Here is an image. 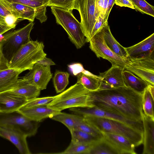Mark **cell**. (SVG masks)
I'll return each mask as SVG.
<instances>
[{"label":"cell","mask_w":154,"mask_h":154,"mask_svg":"<svg viewBox=\"0 0 154 154\" xmlns=\"http://www.w3.org/2000/svg\"><path fill=\"white\" fill-rule=\"evenodd\" d=\"M154 54L129 59L125 69L141 79L149 85L154 86Z\"/></svg>","instance_id":"30bf717a"},{"label":"cell","mask_w":154,"mask_h":154,"mask_svg":"<svg viewBox=\"0 0 154 154\" xmlns=\"http://www.w3.org/2000/svg\"><path fill=\"white\" fill-rule=\"evenodd\" d=\"M7 65V63L4 57L0 44V70L8 68Z\"/></svg>","instance_id":"60d3db41"},{"label":"cell","mask_w":154,"mask_h":154,"mask_svg":"<svg viewBox=\"0 0 154 154\" xmlns=\"http://www.w3.org/2000/svg\"><path fill=\"white\" fill-rule=\"evenodd\" d=\"M115 4L121 7H125L135 9L131 2L129 0H115Z\"/></svg>","instance_id":"74e56055"},{"label":"cell","mask_w":154,"mask_h":154,"mask_svg":"<svg viewBox=\"0 0 154 154\" xmlns=\"http://www.w3.org/2000/svg\"><path fill=\"white\" fill-rule=\"evenodd\" d=\"M149 92L152 98H154V86L152 85H148L147 87Z\"/></svg>","instance_id":"f6af8a7d"},{"label":"cell","mask_w":154,"mask_h":154,"mask_svg":"<svg viewBox=\"0 0 154 154\" xmlns=\"http://www.w3.org/2000/svg\"><path fill=\"white\" fill-rule=\"evenodd\" d=\"M56 23L67 32L68 38L77 49L82 47L86 42L80 23L75 17L71 11L59 7H50Z\"/></svg>","instance_id":"5b68a950"},{"label":"cell","mask_w":154,"mask_h":154,"mask_svg":"<svg viewBox=\"0 0 154 154\" xmlns=\"http://www.w3.org/2000/svg\"><path fill=\"white\" fill-rule=\"evenodd\" d=\"M77 75V82L81 84L88 91L93 92L100 89L102 80L99 76L94 75L91 73L87 74L82 72Z\"/></svg>","instance_id":"d4e9b609"},{"label":"cell","mask_w":154,"mask_h":154,"mask_svg":"<svg viewBox=\"0 0 154 154\" xmlns=\"http://www.w3.org/2000/svg\"><path fill=\"white\" fill-rule=\"evenodd\" d=\"M88 123L101 132L122 136L135 146L143 143V133L124 123L112 119L93 116H83Z\"/></svg>","instance_id":"3957f363"},{"label":"cell","mask_w":154,"mask_h":154,"mask_svg":"<svg viewBox=\"0 0 154 154\" xmlns=\"http://www.w3.org/2000/svg\"><path fill=\"white\" fill-rule=\"evenodd\" d=\"M123 76L125 86L137 92L143 93L148 85L141 79L127 70L123 71Z\"/></svg>","instance_id":"484cf974"},{"label":"cell","mask_w":154,"mask_h":154,"mask_svg":"<svg viewBox=\"0 0 154 154\" xmlns=\"http://www.w3.org/2000/svg\"><path fill=\"white\" fill-rule=\"evenodd\" d=\"M9 2L17 3L34 8L36 11L35 18L41 23L45 22L46 8L50 0H3Z\"/></svg>","instance_id":"7402d4cb"},{"label":"cell","mask_w":154,"mask_h":154,"mask_svg":"<svg viewBox=\"0 0 154 154\" xmlns=\"http://www.w3.org/2000/svg\"><path fill=\"white\" fill-rule=\"evenodd\" d=\"M101 31L107 45L111 51L122 58L129 60L125 47L121 45L115 39L111 32L108 24L103 26Z\"/></svg>","instance_id":"cb8c5ba5"},{"label":"cell","mask_w":154,"mask_h":154,"mask_svg":"<svg viewBox=\"0 0 154 154\" xmlns=\"http://www.w3.org/2000/svg\"><path fill=\"white\" fill-rule=\"evenodd\" d=\"M34 24L31 22L23 27L5 33L0 37L2 51L7 65L21 47L31 40L30 33Z\"/></svg>","instance_id":"8992f818"},{"label":"cell","mask_w":154,"mask_h":154,"mask_svg":"<svg viewBox=\"0 0 154 154\" xmlns=\"http://www.w3.org/2000/svg\"><path fill=\"white\" fill-rule=\"evenodd\" d=\"M101 29L89 41L90 48L97 57L107 60L112 65L125 68L129 60L122 58L111 51L105 42Z\"/></svg>","instance_id":"8fae6325"},{"label":"cell","mask_w":154,"mask_h":154,"mask_svg":"<svg viewBox=\"0 0 154 154\" xmlns=\"http://www.w3.org/2000/svg\"><path fill=\"white\" fill-rule=\"evenodd\" d=\"M22 72L9 68L0 70V92L10 90L17 83Z\"/></svg>","instance_id":"603a6c76"},{"label":"cell","mask_w":154,"mask_h":154,"mask_svg":"<svg viewBox=\"0 0 154 154\" xmlns=\"http://www.w3.org/2000/svg\"><path fill=\"white\" fill-rule=\"evenodd\" d=\"M103 2L104 0H97V5L100 14L102 11Z\"/></svg>","instance_id":"ee69618b"},{"label":"cell","mask_w":154,"mask_h":154,"mask_svg":"<svg viewBox=\"0 0 154 154\" xmlns=\"http://www.w3.org/2000/svg\"><path fill=\"white\" fill-rule=\"evenodd\" d=\"M142 121L143 126V154H154V119L146 116L143 112Z\"/></svg>","instance_id":"ac0fdd59"},{"label":"cell","mask_w":154,"mask_h":154,"mask_svg":"<svg viewBox=\"0 0 154 154\" xmlns=\"http://www.w3.org/2000/svg\"><path fill=\"white\" fill-rule=\"evenodd\" d=\"M89 154H118V153L103 137L92 144Z\"/></svg>","instance_id":"83f0119b"},{"label":"cell","mask_w":154,"mask_h":154,"mask_svg":"<svg viewBox=\"0 0 154 154\" xmlns=\"http://www.w3.org/2000/svg\"><path fill=\"white\" fill-rule=\"evenodd\" d=\"M11 29V28L0 24V35Z\"/></svg>","instance_id":"7bdbcfd3"},{"label":"cell","mask_w":154,"mask_h":154,"mask_svg":"<svg viewBox=\"0 0 154 154\" xmlns=\"http://www.w3.org/2000/svg\"><path fill=\"white\" fill-rule=\"evenodd\" d=\"M44 47L42 42L30 40L22 46L15 54L8 63V68L22 72L31 70L38 61L46 57Z\"/></svg>","instance_id":"277c9868"},{"label":"cell","mask_w":154,"mask_h":154,"mask_svg":"<svg viewBox=\"0 0 154 154\" xmlns=\"http://www.w3.org/2000/svg\"><path fill=\"white\" fill-rule=\"evenodd\" d=\"M115 3V0H109L108 6L103 16L104 23L108 21V18L111 9Z\"/></svg>","instance_id":"f35d334b"},{"label":"cell","mask_w":154,"mask_h":154,"mask_svg":"<svg viewBox=\"0 0 154 154\" xmlns=\"http://www.w3.org/2000/svg\"><path fill=\"white\" fill-rule=\"evenodd\" d=\"M135 9L143 14H146L154 17V7L145 0H130Z\"/></svg>","instance_id":"e575fe53"},{"label":"cell","mask_w":154,"mask_h":154,"mask_svg":"<svg viewBox=\"0 0 154 154\" xmlns=\"http://www.w3.org/2000/svg\"><path fill=\"white\" fill-rule=\"evenodd\" d=\"M69 74L67 72L57 70L53 78L54 86L57 93L63 92L69 83Z\"/></svg>","instance_id":"f546056e"},{"label":"cell","mask_w":154,"mask_h":154,"mask_svg":"<svg viewBox=\"0 0 154 154\" xmlns=\"http://www.w3.org/2000/svg\"><path fill=\"white\" fill-rule=\"evenodd\" d=\"M125 69V67L112 65L107 71L100 73L98 76L101 78L102 82L99 90L126 87L123 76Z\"/></svg>","instance_id":"4fadbf2b"},{"label":"cell","mask_w":154,"mask_h":154,"mask_svg":"<svg viewBox=\"0 0 154 154\" xmlns=\"http://www.w3.org/2000/svg\"><path fill=\"white\" fill-rule=\"evenodd\" d=\"M109 0H104L102 11L100 15L103 18V16L107 8Z\"/></svg>","instance_id":"b9f144b4"},{"label":"cell","mask_w":154,"mask_h":154,"mask_svg":"<svg viewBox=\"0 0 154 154\" xmlns=\"http://www.w3.org/2000/svg\"><path fill=\"white\" fill-rule=\"evenodd\" d=\"M54 96L48 97L41 98L35 97L27 100L25 104L22 106L29 108L43 105H47L55 98Z\"/></svg>","instance_id":"d590c367"},{"label":"cell","mask_w":154,"mask_h":154,"mask_svg":"<svg viewBox=\"0 0 154 154\" xmlns=\"http://www.w3.org/2000/svg\"><path fill=\"white\" fill-rule=\"evenodd\" d=\"M27 101L25 98L7 90L0 92V112H9L18 110Z\"/></svg>","instance_id":"e0dca14e"},{"label":"cell","mask_w":154,"mask_h":154,"mask_svg":"<svg viewBox=\"0 0 154 154\" xmlns=\"http://www.w3.org/2000/svg\"><path fill=\"white\" fill-rule=\"evenodd\" d=\"M72 9L79 11L82 29L86 42H89L94 27L100 15L97 0H75Z\"/></svg>","instance_id":"52a82bcc"},{"label":"cell","mask_w":154,"mask_h":154,"mask_svg":"<svg viewBox=\"0 0 154 154\" xmlns=\"http://www.w3.org/2000/svg\"><path fill=\"white\" fill-rule=\"evenodd\" d=\"M91 92L94 107L142 122L143 93L127 87Z\"/></svg>","instance_id":"6da1fadb"},{"label":"cell","mask_w":154,"mask_h":154,"mask_svg":"<svg viewBox=\"0 0 154 154\" xmlns=\"http://www.w3.org/2000/svg\"><path fill=\"white\" fill-rule=\"evenodd\" d=\"M103 138L118 154H136L134 145L126 137L118 134L101 132Z\"/></svg>","instance_id":"9a60e30c"},{"label":"cell","mask_w":154,"mask_h":154,"mask_svg":"<svg viewBox=\"0 0 154 154\" xmlns=\"http://www.w3.org/2000/svg\"></svg>","instance_id":"bcb514c9"},{"label":"cell","mask_w":154,"mask_h":154,"mask_svg":"<svg viewBox=\"0 0 154 154\" xmlns=\"http://www.w3.org/2000/svg\"><path fill=\"white\" fill-rule=\"evenodd\" d=\"M154 99L146 88L142 93V109L146 116L153 119H154Z\"/></svg>","instance_id":"1f68e13d"},{"label":"cell","mask_w":154,"mask_h":154,"mask_svg":"<svg viewBox=\"0 0 154 154\" xmlns=\"http://www.w3.org/2000/svg\"><path fill=\"white\" fill-rule=\"evenodd\" d=\"M78 115L69 114L60 112L51 119L64 124L70 131L76 129V122Z\"/></svg>","instance_id":"4dcf8cb0"},{"label":"cell","mask_w":154,"mask_h":154,"mask_svg":"<svg viewBox=\"0 0 154 154\" xmlns=\"http://www.w3.org/2000/svg\"><path fill=\"white\" fill-rule=\"evenodd\" d=\"M22 20L14 16L0 1V24L12 29Z\"/></svg>","instance_id":"4316f807"},{"label":"cell","mask_w":154,"mask_h":154,"mask_svg":"<svg viewBox=\"0 0 154 154\" xmlns=\"http://www.w3.org/2000/svg\"><path fill=\"white\" fill-rule=\"evenodd\" d=\"M75 0H50L48 6H54L72 11Z\"/></svg>","instance_id":"8d00e7d4"},{"label":"cell","mask_w":154,"mask_h":154,"mask_svg":"<svg viewBox=\"0 0 154 154\" xmlns=\"http://www.w3.org/2000/svg\"><path fill=\"white\" fill-rule=\"evenodd\" d=\"M36 63H38L44 66H48L55 65V63L50 58H47L46 57L38 61Z\"/></svg>","instance_id":"ab89813d"},{"label":"cell","mask_w":154,"mask_h":154,"mask_svg":"<svg viewBox=\"0 0 154 154\" xmlns=\"http://www.w3.org/2000/svg\"><path fill=\"white\" fill-rule=\"evenodd\" d=\"M17 18L23 20H27L33 22L35 18L36 11L30 7L15 2H9L3 0H0Z\"/></svg>","instance_id":"ffe728a7"},{"label":"cell","mask_w":154,"mask_h":154,"mask_svg":"<svg viewBox=\"0 0 154 154\" xmlns=\"http://www.w3.org/2000/svg\"><path fill=\"white\" fill-rule=\"evenodd\" d=\"M18 110L30 119L40 122L46 118H51L60 112L49 108L47 105L29 108L22 106Z\"/></svg>","instance_id":"d6986e66"},{"label":"cell","mask_w":154,"mask_h":154,"mask_svg":"<svg viewBox=\"0 0 154 154\" xmlns=\"http://www.w3.org/2000/svg\"><path fill=\"white\" fill-rule=\"evenodd\" d=\"M0 136L12 143L21 154H30L27 136L21 131L12 128L0 126Z\"/></svg>","instance_id":"5bb4252c"},{"label":"cell","mask_w":154,"mask_h":154,"mask_svg":"<svg viewBox=\"0 0 154 154\" xmlns=\"http://www.w3.org/2000/svg\"><path fill=\"white\" fill-rule=\"evenodd\" d=\"M76 124V129L100 138L103 137L101 132L87 122L82 116L78 115Z\"/></svg>","instance_id":"d6a6232c"},{"label":"cell","mask_w":154,"mask_h":154,"mask_svg":"<svg viewBox=\"0 0 154 154\" xmlns=\"http://www.w3.org/2000/svg\"><path fill=\"white\" fill-rule=\"evenodd\" d=\"M8 91L23 97L27 100L37 97L40 94L41 91L36 86L27 82L22 78L19 79L16 85Z\"/></svg>","instance_id":"44dd1931"},{"label":"cell","mask_w":154,"mask_h":154,"mask_svg":"<svg viewBox=\"0 0 154 154\" xmlns=\"http://www.w3.org/2000/svg\"><path fill=\"white\" fill-rule=\"evenodd\" d=\"M92 143L91 144L79 143H75L71 141L69 146L65 150L62 152L58 153L89 154L90 149Z\"/></svg>","instance_id":"836d02e7"},{"label":"cell","mask_w":154,"mask_h":154,"mask_svg":"<svg viewBox=\"0 0 154 154\" xmlns=\"http://www.w3.org/2000/svg\"><path fill=\"white\" fill-rule=\"evenodd\" d=\"M71 141L77 143L91 144L102 138H100L77 129L70 131Z\"/></svg>","instance_id":"f1b7e54d"},{"label":"cell","mask_w":154,"mask_h":154,"mask_svg":"<svg viewBox=\"0 0 154 154\" xmlns=\"http://www.w3.org/2000/svg\"><path fill=\"white\" fill-rule=\"evenodd\" d=\"M47 106L60 112L74 107H94L91 91L77 82L56 96L54 99Z\"/></svg>","instance_id":"7a4b0ae2"},{"label":"cell","mask_w":154,"mask_h":154,"mask_svg":"<svg viewBox=\"0 0 154 154\" xmlns=\"http://www.w3.org/2000/svg\"><path fill=\"white\" fill-rule=\"evenodd\" d=\"M52 77L50 66H44L36 63L22 79L41 91L46 88Z\"/></svg>","instance_id":"7c38bea8"},{"label":"cell","mask_w":154,"mask_h":154,"mask_svg":"<svg viewBox=\"0 0 154 154\" xmlns=\"http://www.w3.org/2000/svg\"><path fill=\"white\" fill-rule=\"evenodd\" d=\"M69 109L70 111L75 114L82 116L96 117L119 121L143 133L142 122L135 121L121 115L107 111L95 107H74Z\"/></svg>","instance_id":"9c48e42d"},{"label":"cell","mask_w":154,"mask_h":154,"mask_svg":"<svg viewBox=\"0 0 154 154\" xmlns=\"http://www.w3.org/2000/svg\"><path fill=\"white\" fill-rule=\"evenodd\" d=\"M129 59L148 56L154 54V33L131 46L125 48Z\"/></svg>","instance_id":"2e32d148"},{"label":"cell","mask_w":154,"mask_h":154,"mask_svg":"<svg viewBox=\"0 0 154 154\" xmlns=\"http://www.w3.org/2000/svg\"><path fill=\"white\" fill-rule=\"evenodd\" d=\"M40 122L31 120L18 110L0 112V126L8 127L19 130L27 137L34 135Z\"/></svg>","instance_id":"ba28073f"}]
</instances>
